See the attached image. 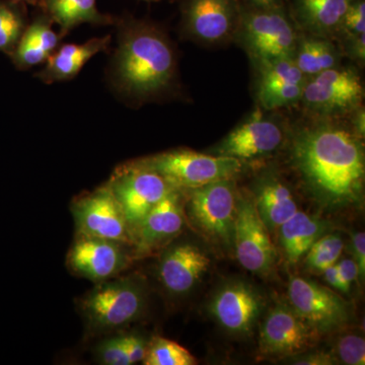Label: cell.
Masks as SVG:
<instances>
[{
	"label": "cell",
	"instance_id": "cell-35",
	"mask_svg": "<svg viewBox=\"0 0 365 365\" xmlns=\"http://www.w3.org/2000/svg\"><path fill=\"white\" fill-rule=\"evenodd\" d=\"M124 339L131 364L143 361L146 349H148V345H146L143 338H141L140 336L134 335V334H126V335H124Z\"/></svg>",
	"mask_w": 365,
	"mask_h": 365
},
{
	"label": "cell",
	"instance_id": "cell-40",
	"mask_svg": "<svg viewBox=\"0 0 365 365\" xmlns=\"http://www.w3.org/2000/svg\"><path fill=\"white\" fill-rule=\"evenodd\" d=\"M323 273L324 275H325L327 282H328L331 287H335L336 289L344 292V287H343L342 281H341L339 273H338L337 267H336V264L327 268L326 270L323 271Z\"/></svg>",
	"mask_w": 365,
	"mask_h": 365
},
{
	"label": "cell",
	"instance_id": "cell-10",
	"mask_svg": "<svg viewBox=\"0 0 365 365\" xmlns=\"http://www.w3.org/2000/svg\"><path fill=\"white\" fill-rule=\"evenodd\" d=\"M241 13V0H182V35L205 46L234 42Z\"/></svg>",
	"mask_w": 365,
	"mask_h": 365
},
{
	"label": "cell",
	"instance_id": "cell-8",
	"mask_svg": "<svg viewBox=\"0 0 365 365\" xmlns=\"http://www.w3.org/2000/svg\"><path fill=\"white\" fill-rule=\"evenodd\" d=\"M287 134L282 120L258 106L209 153L235 158L241 163L256 160L279 150Z\"/></svg>",
	"mask_w": 365,
	"mask_h": 365
},
{
	"label": "cell",
	"instance_id": "cell-12",
	"mask_svg": "<svg viewBox=\"0 0 365 365\" xmlns=\"http://www.w3.org/2000/svg\"><path fill=\"white\" fill-rule=\"evenodd\" d=\"M290 306L319 335L333 332L349 319L347 302L332 290L306 278L292 277L288 287Z\"/></svg>",
	"mask_w": 365,
	"mask_h": 365
},
{
	"label": "cell",
	"instance_id": "cell-11",
	"mask_svg": "<svg viewBox=\"0 0 365 365\" xmlns=\"http://www.w3.org/2000/svg\"><path fill=\"white\" fill-rule=\"evenodd\" d=\"M71 210L78 234L133 244L131 228L108 184L74 200Z\"/></svg>",
	"mask_w": 365,
	"mask_h": 365
},
{
	"label": "cell",
	"instance_id": "cell-13",
	"mask_svg": "<svg viewBox=\"0 0 365 365\" xmlns=\"http://www.w3.org/2000/svg\"><path fill=\"white\" fill-rule=\"evenodd\" d=\"M234 249L240 264L252 273L265 275L272 270L275 249L268 228L248 197L237 195Z\"/></svg>",
	"mask_w": 365,
	"mask_h": 365
},
{
	"label": "cell",
	"instance_id": "cell-21",
	"mask_svg": "<svg viewBox=\"0 0 365 365\" xmlns=\"http://www.w3.org/2000/svg\"><path fill=\"white\" fill-rule=\"evenodd\" d=\"M253 202L269 232L278 230L299 211L292 190L273 172L266 173L257 182Z\"/></svg>",
	"mask_w": 365,
	"mask_h": 365
},
{
	"label": "cell",
	"instance_id": "cell-27",
	"mask_svg": "<svg viewBox=\"0 0 365 365\" xmlns=\"http://www.w3.org/2000/svg\"><path fill=\"white\" fill-rule=\"evenodd\" d=\"M28 24L25 4L0 0V52L13 53Z\"/></svg>",
	"mask_w": 365,
	"mask_h": 365
},
{
	"label": "cell",
	"instance_id": "cell-31",
	"mask_svg": "<svg viewBox=\"0 0 365 365\" xmlns=\"http://www.w3.org/2000/svg\"><path fill=\"white\" fill-rule=\"evenodd\" d=\"M101 364L106 365H130V359L125 344L124 335L103 341L97 348Z\"/></svg>",
	"mask_w": 365,
	"mask_h": 365
},
{
	"label": "cell",
	"instance_id": "cell-1",
	"mask_svg": "<svg viewBox=\"0 0 365 365\" xmlns=\"http://www.w3.org/2000/svg\"><path fill=\"white\" fill-rule=\"evenodd\" d=\"M289 132L290 163L307 191L327 208L361 200L364 139L341 119L311 117Z\"/></svg>",
	"mask_w": 365,
	"mask_h": 365
},
{
	"label": "cell",
	"instance_id": "cell-22",
	"mask_svg": "<svg viewBox=\"0 0 365 365\" xmlns=\"http://www.w3.org/2000/svg\"><path fill=\"white\" fill-rule=\"evenodd\" d=\"M110 42L111 37L106 36L83 44L60 46L45 62L44 68L38 72L37 78L47 85L74 78L95 55L109 48Z\"/></svg>",
	"mask_w": 365,
	"mask_h": 365
},
{
	"label": "cell",
	"instance_id": "cell-19",
	"mask_svg": "<svg viewBox=\"0 0 365 365\" xmlns=\"http://www.w3.org/2000/svg\"><path fill=\"white\" fill-rule=\"evenodd\" d=\"M210 259L203 250L190 242L170 247L160 263V281L175 295L187 294L207 272Z\"/></svg>",
	"mask_w": 365,
	"mask_h": 365
},
{
	"label": "cell",
	"instance_id": "cell-16",
	"mask_svg": "<svg viewBox=\"0 0 365 365\" xmlns=\"http://www.w3.org/2000/svg\"><path fill=\"white\" fill-rule=\"evenodd\" d=\"M318 336L292 306L278 304L262 324L259 344L263 354L288 356L309 349Z\"/></svg>",
	"mask_w": 365,
	"mask_h": 365
},
{
	"label": "cell",
	"instance_id": "cell-38",
	"mask_svg": "<svg viewBox=\"0 0 365 365\" xmlns=\"http://www.w3.org/2000/svg\"><path fill=\"white\" fill-rule=\"evenodd\" d=\"M295 364L304 365H328L335 364V359L332 354L326 352H316L306 356L300 357L294 362Z\"/></svg>",
	"mask_w": 365,
	"mask_h": 365
},
{
	"label": "cell",
	"instance_id": "cell-33",
	"mask_svg": "<svg viewBox=\"0 0 365 365\" xmlns=\"http://www.w3.org/2000/svg\"><path fill=\"white\" fill-rule=\"evenodd\" d=\"M343 56L347 57L360 67L365 64V34L347 38L338 42Z\"/></svg>",
	"mask_w": 365,
	"mask_h": 365
},
{
	"label": "cell",
	"instance_id": "cell-4",
	"mask_svg": "<svg viewBox=\"0 0 365 365\" xmlns=\"http://www.w3.org/2000/svg\"><path fill=\"white\" fill-rule=\"evenodd\" d=\"M146 304L145 287L135 276L98 282L81 302V313L93 330L112 331L135 322Z\"/></svg>",
	"mask_w": 365,
	"mask_h": 365
},
{
	"label": "cell",
	"instance_id": "cell-9",
	"mask_svg": "<svg viewBox=\"0 0 365 365\" xmlns=\"http://www.w3.org/2000/svg\"><path fill=\"white\" fill-rule=\"evenodd\" d=\"M108 186L123 210L132 235L151 209L176 189L160 174L138 162L118 168Z\"/></svg>",
	"mask_w": 365,
	"mask_h": 365
},
{
	"label": "cell",
	"instance_id": "cell-6",
	"mask_svg": "<svg viewBox=\"0 0 365 365\" xmlns=\"http://www.w3.org/2000/svg\"><path fill=\"white\" fill-rule=\"evenodd\" d=\"M364 85L359 71L342 64L307 78L299 105L311 117L342 119L362 106Z\"/></svg>",
	"mask_w": 365,
	"mask_h": 365
},
{
	"label": "cell",
	"instance_id": "cell-30",
	"mask_svg": "<svg viewBox=\"0 0 365 365\" xmlns=\"http://www.w3.org/2000/svg\"><path fill=\"white\" fill-rule=\"evenodd\" d=\"M365 34V0H352L336 35V42Z\"/></svg>",
	"mask_w": 365,
	"mask_h": 365
},
{
	"label": "cell",
	"instance_id": "cell-37",
	"mask_svg": "<svg viewBox=\"0 0 365 365\" xmlns=\"http://www.w3.org/2000/svg\"><path fill=\"white\" fill-rule=\"evenodd\" d=\"M348 118H349V126L351 130L359 138L364 139L365 135V109L364 105L354 110Z\"/></svg>",
	"mask_w": 365,
	"mask_h": 365
},
{
	"label": "cell",
	"instance_id": "cell-23",
	"mask_svg": "<svg viewBox=\"0 0 365 365\" xmlns=\"http://www.w3.org/2000/svg\"><path fill=\"white\" fill-rule=\"evenodd\" d=\"M53 24L44 13L28 24L18 45L9 55L16 68L26 71L45 63L59 47L61 36L53 30Z\"/></svg>",
	"mask_w": 365,
	"mask_h": 365
},
{
	"label": "cell",
	"instance_id": "cell-34",
	"mask_svg": "<svg viewBox=\"0 0 365 365\" xmlns=\"http://www.w3.org/2000/svg\"><path fill=\"white\" fill-rule=\"evenodd\" d=\"M338 273H339L341 281H342L344 292H349L351 284L359 277V267L356 262L352 259H342L336 263Z\"/></svg>",
	"mask_w": 365,
	"mask_h": 365
},
{
	"label": "cell",
	"instance_id": "cell-29",
	"mask_svg": "<svg viewBox=\"0 0 365 365\" xmlns=\"http://www.w3.org/2000/svg\"><path fill=\"white\" fill-rule=\"evenodd\" d=\"M344 244L338 235H322L306 254V264L311 270L323 273L324 270L339 260Z\"/></svg>",
	"mask_w": 365,
	"mask_h": 365
},
{
	"label": "cell",
	"instance_id": "cell-17",
	"mask_svg": "<svg viewBox=\"0 0 365 365\" xmlns=\"http://www.w3.org/2000/svg\"><path fill=\"white\" fill-rule=\"evenodd\" d=\"M263 307L260 294L247 283L223 285L210 302V313L230 333L247 334L253 329Z\"/></svg>",
	"mask_w": 365,
	"mask_h": 365
},
{
	"label": "cell",
	"instance_id": "cell-5",
	"mask_svg": "<svg viewBox=\"0 0 365 365\" xmlns=\"http://www.w3.org/2000/svg\"><path fill=\"white\" fill-rule=\"evenodd\" d=\"M137 162L155 170L181 191L220 180L235 179L242 169V163L235 158L189 150L165 151Z\"/></svg>",
	"mask_w": 365,
	"mask_h": 365
},
{
	"label": "cell",
	"instance_id": "cell-3",
	"mask_svg": "<svg viewBox=\"0 0 365 365\" xmlns=\"http://www.w3.org/2000/svg\"><path fill=\"white\" fill-rule=\"evenodd\" d=\"M299 33L287 6L258 9L242 4L234 42L241 46L256 66L269 60L292 57Z\"/></svg>",
	"mask_w": 365,
	"mask_h": 365
},
{
	"label": "cell",
	"instance_id": "cell-2",
	"mask_svg": "<svg viewBox=\"0 0 365 365\" xmlns=\"http://www.w3.org/2000/svg\"><path fill=\"white\" fill-rule=\"evenodd\" d=\"M117 26L118 46L110 69L116 90L139 103L172 90L178 76L177 52L163 29L132 16L118 20Z\"/></svg>",
	"mask_w": 365,
	"mask_h": 365
},
{
	"label": "cell",
	"instance_id": "cell-25",
	"mask_svg": "<svg viewBox=\"0 0 365 365\" xmlns=\"http://www.w3.org/2000/svg\"><path fill=\"white\" fill-rule=\"evenodd\" d=\"M326 228V222L299 210L283 223L278 230L288 263H299L314 242L325 234Z\"/></svg>",
	"mask_w": 365,
	"mask_h": 365
},
{
	"label": "cell",
	"instance_id": "cell-7",
	"mask_svg": "<svg viewBox=\"0 0 365 365\" xmlns=\"http://www.w3.org/2000/svg\"><path fill=\"white\" fill-rule=\"evenodd\" d=\"M186 191L194 225L213 242L234 248L237 198L235 179L220 180Z\"/></svg>",
	"mask_w": 365,
	"mask_h": 365
},
{
	"label": "cell",
	"instance_id": "cell-26",
	"mask_svg": "<svg viewBox=\"0 0 365 365\" xmlns=\"http://www.w3.org/2000/svg\"><path fill=\"white\" fill-rule=\"evenodd\" d=\"M44 14L61 29L64 36L81 24L111 25L114 18L101 13L97 0H41Z\"/></svg>",
	"mask_w": 365,
	"mask_h": 365
},
{
	"label": "cell",
	"instance_id": "cell-41",
	"mask_svg": "<svg viewBox=\"0 0 365 365\" xmlns=\"http://www.w3.org/2000/svg\"><path fill=\"white\" fill-rule=\"evenodd\" d=\"M13 1L21 2V4H25V2H31L33 1V0H13Z\"/></svg>",
	"mask_w": 365,
	"mask_h": 365
},
{
	"label": "cell",
	"instance_id": "cell-42",
	"mask_svg": "<svg viewBox=\"0 0 365 365\" xmlns=\"http://www.w3.org/2000/svg\"><path fill=\"white\" fill-rule=\"evenodd\" d=\"M143 1H146V2H157V1H160V0H143Z\"/></svg>",
	"mask_w": 365,
	"mask_h": 365
},
{
	"label": "cell",
	"instance_id": "cell-20",
	"mask_svg": "<svg viewBox=\"0 0 365 365\" xmlns=\"http://www.w3.org/2000/svg\"><path fill=\"white\" fill-rule=\"evenodd\" d=\"M352 0H287L300 32L335 40Z\"/></svg>",
	"mask_w": 365,
	"mask_h": 365
},
{
	"label": "cell",
	"instance_id": "cell-36",
	"mask_svg": "<svg viewBox=\"0 0 365 365\" xmlns=\"http://www.w3.org/2000/svg\"><path fill=\"white\" fill-rule=\"evenodd\" d=\"M352 249L354 261L359 267V277L364 278L365 274V234L357 232L352 235Z\"/></svg>",
	"mask_w": 365,
	"mask_h": 365
},
{
	"label": "cell",
	"instance_id": "cell-32",
	"mask_svg": "<svg viewBox=\"0 0 365 365\" xmlns=\"http://www.w3.org/2000/svg\"><path fill=\"white\" fill-rule=\"evenodd\" d=\"M337 355L343 364L348 365L365 364V342L357 335L343 336L338 341Z\"/></svg>",
	"mask_w": 365,
	"mask_h": 365
},
{
	"label": "cell",
	"instance_id": "cell-15",
	"mask_svg": "<svg viewBox=\"0 0 365 365\" xmlns=\"http://www.w3.org/2000/svg\"><path fill=\"white\" fill-rule=\"evenodd\" d=\"M126 244L78 234L72 245L67 264L81 277L95 282L111 279L129 265Z\"/></svg>",
	"mask_w": 365,
	"mask_h": 365
},
{
	"label": "cell",
	"instance_id": "cell-18",
	"mask_svg": "<svg viewBox=\"0 0 365 365\" xmlns=\"http://www.w3.org/2000/svg\"><path fill=\"white\" fill-rule=\"evenodd\" d=\"M181 190H173L143 218L133 234L136 256L160 248L181 232L185 225Z\"/></svg>",
	"mask_w": 365,
	"mask_h": 365
},
{
	"label": "cell",
	"instance_id": "cell-14",
	"mask_svg": "<svg viewBox=\"0 0 365 365\" xmlns=\"http://www.w3.org/2000/svg\"><path fill=\"white\" fill-rule=\"evenodd\" d=\"M256 68L257 103L265 111H277L299 105L307 76L299 71L292 57L261 62Z\"/></svg>",
	"mask_w": 365,
	"mask_h": 365
},
{
	"label": "cell",
	"instance_id": "cell-28",
	"mask_svg": "<svg viewBox=\"0 0 365 365\" xmlns=\"http://www.w3.org/2000/svg\"><path fill=\"white\" fill-rule=\"evenodd\" d=\"M143 364L194 365L197 360L186 348L174 341L157 337L148 345Z\"/></svg>",
	"mask_w": 365,
	"mask_h": 365
},
{
	"label": "cell",
	"instance_id": "cell-24",
	"mask_svg": "<svg viewBox=\"0 0 365 365\" xmlns=\"http://www.w3.org/2000/svg\"><path fill=\"white\" fill-rule=\"evenodd\" d=\"M343 57L335 40L302 32L292 55L295 64L307 78L340 66Z\"/></svg>",
	"mask_w": 365,
	"mask_h": 365
},
{
	"label": "cell",
	"instance_id": "cell-39",
	"mask_svg": "<svg viewBox=\"0 0 365 365\" xmlns=\"http://www.w3.org/2000/svg\"><path fill=\"white\" fill-rule=\"evenodd\" d=\"M245 6L252 9H268L287 6V0H241Z\"/></svg>",
	"mask_w": 365,
	"mask_h": 365
}]
</instances>
